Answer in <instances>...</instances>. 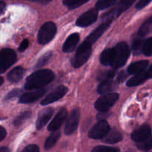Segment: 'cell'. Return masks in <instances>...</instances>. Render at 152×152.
<instances>
[{"mask_svg": "<svg viewBox=\"0 0 152 152\" xmlns=\"http://www.w3.org/2000/svg\"><path fill=\"white\" fill-rule=\"evenodd\" d=\"M53 111H54V110L52 107H48V108L44 109L40 112L37 121V130L42 128L48 123V122L50 120L51 116H53Z\"/></svg>", "mask_w": 152, "mask_h": 152, "instance_id": "cell-16", "label": "cell"}, {"mask_svg": "<svg viewBox=\"0 0 152 152\" xmlns=\"http://www.w3.org/2000/svg\"><path fill=\"white\" fill-rule=\"evenodd\" d=\"M6 131L3 127H1L0 128V138H1V140H3L4 139V137H6Z\"/></svg>", "mask_w": 152, "mask_h": 152, "instance_id": "cell-40", "label": "cell"}, {"mask_svg": "<svg viewBox=\"0 0 152 152\" xmlns=\"http://www.w3.org/2000/svg\"><path fill=\"white\" fill-rule=\"evenodd\" d=\"M54 78V74L50 69H42L34 72L28 76L25 83L27 90L40 89L50 83Z\"/></svg>", "mask_w": 152, "mask_h": 152, "instance_id": "cell-1", "label": "cell"}, {"mask_svg": "<svg viewBox=\"0 0 152 152\" xmlns=\"http://www.w3.org/2000/svg\"><path fill=\"white\" fill-rule=\"evenodd\" d=\"M112 21H105L103 22L100 25L97 27L94 31H92L90 34L87 37L86 41L88 42L91 44H93L103 34V33L109 28Z\"/></svg>", "mask_w": 152, "mask_h": 152, "instance_id": "cell-15", "label": "cell"}, {"mask_svg": "<svg viewBox=\"0 0 152 152\" xmlns=\"http://www.w3.org/2000/svg\"><path fill=\"white\" fill-rule=\"evenodd\" d=\"M115 73L116 71L114 69L111 70H108V71L101 72L97 75V80L99 81L102 82L107 80H110V79H113L114 75H115Z\"/></svg>", "mask_w": 152, "mask_h": 152, "instance_id": "cell-28", "label": "cell"}, {"mask_svg": "<svg viewBox=\"0 0 152 152\" xmlns=\"http://www.w3.org/2000/svg\"><path fill=\"white\" fill-rule=\"evenodd\" d=\"M16 54L11 49H3L0 52V72L4 73L16 61Z\"/></svg>", "mask_w": 152, "mask_h": 152, "instance_id": "cell-7", "label": "cell"}, {"mask_svg": "<svg viewBox=\"0 0 152 152\" xmlns=\"http://www.w3.org/2000/svg\"><path fill=\"white\" fill-rule=\"evenodd\" d=\"M149 78L148 75V72L147 71H143L140 73H138V74L135 75L134 77H132V78L129 79L127 81V86L132 87V86H136L138 85L141 84V83H144L147 79Z\"/></svg>", "mask_w": 152, "mask_h": 152, "instance_id": "cell-19", "label": "cell"}, {"mask_svg": "<svg viewBox=\"0 0 152 152\" xmlns=\"http://www.w3.org/2000/svg\"><path fill=\"white\" fill-rule=\"evenodd\" d=\"M131 50L129 45L125 42L117 44V46L113 48L112 61L111 66L113 69H117L123 66L127 62L130 56Z\"/></svg>", "mask_w": 152, "mask_h": 152, "instance_id": "cell-2", "label": "cell"}, {"mask_svg": "<svg viewBox=\"0 0 152 152\" xmlns=\"http://www.w3.org/2000/svg\"><path fill=\"white\" fill-rule=\"evenodd\" d=\"M6 7V4H4V1H1V4H0V10H1V13H2L4 12V8Z\"/></svg>", "mask_w": 152, "mask_h": 152, "instance_id": "cell-42", "label": "cell"}, {"mask_svg": "<svg viewBox=\"0 0 152 152\" xmlns=\"http://www.w3.org/2000/svg\"><path fill=\"white\" fill-rule=\"evenodd\" d=\"M67 116H68V112H67L66 109L65 107L61 108L57 113V114L53 118V120L48 125V130L50 131H53V132L57 131L64 123V122L66 119Z\"/></svg>", "mask_w": 152, "mask_h": 152, "instance_id": "cell-13", "label": "cell"}, {"mask_svg": "<svg viewBox=\"0 0 152 152\" xmlns=\"http://www.w3.org/2000/svg\"><path fill=\"white\" fill-rule=\"evenodd\" d=\"M142 53L148 57L152 55V37L144 41Z\"/></svg>", "mask_w": 152, "mask_h": 152, "instance_id": "cell-33", "label": "cell"}, {"mask_svg": "<svg viewBox=\"0 0 152 152\" xmlns=\"http://www.w3.org/2000/svg\"><path fill=\"white\" fill-rule=\"evenodd\" d=\"M28 1H33V2L40 3V4H47V3H49L50 1H51L52 0H28Z\"/></svg>", "mask_w": 152, "mask_h": 152, "instance_id": "cell-41", "label": "cell"}, {"mask_svg": "<svg viewBox=\"0 0 152 152\" xmlns=\"http://www.w3.org/2000/svg\"><path fill=\"white\" fill-rule=\"evenodd\" d=\"M91 45L88 42L85 41L77 49L71 64L75 68H79L86 63L91 55Z\"/></svg>", "mask_w": 152, "mask_h": 152, "instance_id": "cell-3", "label": "cell"}, {"mask_svg": "<svg viewBox=\"0 0 152 152\" xmlns=\"http://www.w3.org/2000/svg\"><path fill=\"white\" fill-rule=\"evenodd\" d=\"M137 148L142 151H148L152 148V136H150L148 138L140 142H137Z\"/></svg>", "mask_w": 152, "mask_h": 152, "instance_id": "cell-32", "label": "cell"}, {"mask_svg": "<svg viewBox=\"0 0 152 152\" xmlns=\"http://www.w3.org/2000/svg\"><path fill=\"white\" fill-rule=\"evenodd\" d=\"M98 17V10L95 8H92L91 10H87L84 13L81 15L77 19L76 25L79 27L86 28L93 24L97 19Z\"/></svg>", "mask_w": 152, "mask_h": 152, "instance_id": "cell-9", "label": "cell"}, {"mask_svg": "<svg viewBox=\"0 0 152 152\" xmlns=\"http://www.w3.org/2000/svg\"><path fill=\"white\" fill-rule=\"evenodd\" d=\"M88 1L89 0H63V4L68 8L72 10L83 5Z\"/></svg>", "mask_w": 152, "mask_h": 152, "instance_id": "cell-30", "label": "cell"}, {"mask_svg": "<svg viewBox=\"0 0 152 152\" xmlns=\"http://www.w3.org/2000/svg\"><path fill=\"white\" fill-rule=\"evenodd\" d=\"M148 65V61H140L133 63L128 68V72L131 75H136L145 71Z\"/></svg>", "mask_w": 152, "mask_h": 152, "instance_id": "cell-20", "label": "cell"}, {"mask_svg": "<svg viewBox=\"0 0 152 152\" xmlns=\"http://www.w3.org/2000/svg\"><path fill=\"white\" fill-rule=\"evenodd\" d=\"M22 89H13V90L10 91L7 95H6L5 100H9L12 98H15V97H18L21 93H22Z\"/></svg>", "mask_w": 152, "mask_h": 152, "instance_id": "cell-35", "label": "cell"}, {"mask_svg": "<svg viewBox=\"0 0 152 152\" xmlns=\"http://www.w3.org/2000/svg\"><path fill=\"white\" fill-rule=\"evenodd\" d=\"M118 0H97L96 3V7L98 10H102L114 5Z\"/></svg>", "mask_w": 152, "mask_h": 152, "instance_id": "cell-27", "label": "cell"}, {"mask_svg": "<svg viewBox=\"0 0 152 152\" xmlns=\"http://www.w3.org/2000/svg\"><path fill=\"white\" fill-rule=\"evenodd\" d=\"M59 137H60V132L58 131H53L46 139L45 143V148L46 150L51 148L56 144V142L59 139Z\"/></svg>", "mask_w": 152, "mask_h": 152, "instance_id": "cell-24", "label": "cell"}, {"mask_svg": "<svg viewBox=\"0 0 152 152\" xmlns=\"http://www.w3.org/2000/svg\"><path fill=\"white\" fill-rule=\"evenodd\" d=\"M80 111L78 110H73L71 111L64 128V133L65 135H71L77 130L80 121Z\"/></svg>", "mask_w": 152, "mask_h": 152, "instance_id": "cell-10", "label": "cell"}, {"mask_svg": "<svg viewBox=\"0 0 152 152\" xmlns=\"http://www.w3.org/2000/svg\"><path fill=\"white\" fill-rule=\"evenodd\" d=\"M110 126L105 120H100L89 131L88 137L94 139H103L109 132Z\"/></svg>", "mask_w": 152, "mask_h": 152, "instance_id": "cell-8", "label": "cell"}, {"mask_svg": "<svg viewBox=\"0 0 152 152\" xmlns=\"http://www.w3.org/2000/svg\"><path fill=\"white\" fill-rule=\"evenodd\" d=\"M51 56H52V53L50 52H46L45 54H44V55H43L38 60V61H37V64H36L35 66V68L39 69L41 68V67H42L43 66L45 65L46 63H48L49 62V61H50Z\"/></svg>", "mask_w": 152, "mask_h": 152, "instance_id": "cell-31", "label": "cell"}, {"mask_svg": "<svg viewBox=\"0 0 152 152\" xmlns=\"http://www.w3.org/2000/svg\"><path fill=\"white\" fill-rule=\"evenodd\" d=\"M126 77H127V75H126L124 72H121L119 73L118 76H117V81L118 82V83H120V82H122L123 80H124L126 78Z\"/></svg>", "mask_w": 152, "mask_h": 152, "instance_id": "cell-39", "label": "cell"}, {"mask_svg": "<svg viewBox=\"0 0 152 152\" xmlns=\"http://www.w3.org/2000/svg\"><path fill=\"white\" fill-rule=\"evenodd\" d=\"M119 97V94L115 92L104 94L96 100L94 104L95 108L99 112H107L114 105Z\"/></svg>", "mask_w": 152, "mask_h": 152, "instance_id": "cell-5", "label": "cell"}, {"mask_svg": "<svg viewBox=\"0 0 152 152\" xmlns=\"http://www.w3.org/2000/svg\"><path fill=\"white\" fill-rule=\"evenodd\" d=\"M113 49H106L100 55V63L103 66L111 65L112 61Z\"/></svg>", "mask_w": 152, "mask_h": 152, "instance_id": "cell-25", "label": "cell"}, {"mask_svg": "<svg viewBox=\"0 0 152 152\" xmlns=\"http://www.w3.org/2000/svg\"><path fill=\"white\" fill-rule=\"evenodd\" d=\"M92 152H120V150L117 148L99 145L95 147L92 151Z\"/></svg>", "mask_w": 152, "mask_h": 152, "instance_id": "cell-34", "label": "cell"}, {"mask_svg": "<svg viewBox=\"0 0 152 152\" xmlns=\"http://www.w3.org/2000/svg\"><path fill=\"white\" fill-rule=\"evenodd\" d=\"M152 0H140L136 4V8L137 10H140V9L144 8L145 6L148 5Z\"/></svg>", "mask_w": 152, "mask_h": 152, "instance_id": "cell-36", "label": "cell"}, {"mask_svg": "<svg viewBox=\"0 0 152 152\" xmlns=\"http://www.w3.org/2000/svg\"><path fill=\"white\" fill-rule=\"evenodd\" d=\"M45 93V90L43 89H36V90H33L31 92H25V93L22 94L21 95L20 98H19V102L21 103V104L33 103L39 99L40 98H42Z\"/></svg>", "mask_w": 152, "mask_h": 152, "instance_id": "cell-14", "label": "cell"}, {"mask_svg": "<svg viewBox=\"0 0 152 152\" xmlns=\"http://www.w3.org/2000/svg\"><path fill=\"white\" fill-rule=\"evenodd\" d=\"M3 82H4V79H3V77H1V85L2 84Z\"/></svg>", "mask_w": 152, "mask_h": 152, "instance_id": "cell-45", "label": "cell"}, {"mask_svg": "<svg viewBox=\"0 0 152 152\" xmlns=\"http://www.w3.org/2000/svg\"><path fill=\"white\" fill-rule=\"evenodd\" d=\"M137 0H120L115 7L111 9L110 11L106 13L102 16L103 22L105 21H112L113 19L117 18L124 11L129 8Z\"/></svg>", "mask_w": 152, "mask_h": 152, "instance_id": "cell-6", "label": "cell"}, {"mask_svg": "<svg viewBox=\"0 0 152 152\" xmlns=\"http://www.w3.org/2000/svg\"><path fill=\"white\" fill-rule=\"evenodd\" d=\"M22 152H39V147L36 145H29L25 147Z\"/></svg>", "mask_w": 152, "mask_h": 152, "instance_id": "cell-38", "label": "cell"}, {"mask_svg": "<svg viewBox=\"0 0 152 152\" xmlns=\"http://www.w3.org/2000/svg\"><path fill=\"white\" fill-rule=\"evenodd\" d=\"M147 72H148V77H149V78H151L152 77V64H151V66L149 67V69L147 70Z\"/></svg>", "mask_w": 152, "mask_h": 152, "instance_id": "cell-43", "label": "cell"}, {"mask_svg": "<svg viewBox=\"0 0 152 152\" xmlns=\"http://www.w3.org/2000/svg\"><path fill=\"white\" fill-rule=\"evenodd\" d=\"M0 152H10V149L7 147H1Z\"/></svg>", "mask_w": 152, "mask_h": 152, "instance_id": "cell-44", "label": "cell"}, {"mask_svg": "<svg viewBox=\"0 0 152 152\" xmlns=\"http://www.w3.org/2000/svg\"><path fill=\"white\" fill-rule=\"evenodd\" d=\"M28 46H29V42H28V40H22L20 44H19V48H18V52H23L24 51H25L28 49Z\"/></svg>", "mask_w": 152, "mask_h": 152, "instance_id": "cell-37", "label": "cell"}, {"mask_svg": "<svg viewBox=\"0 0 152 152\" xmlns=\"http://www.w3.org/2000/svg\"><path fill=\"white\" fill-rule=\"evenodd\" d=\"M122 139H123L122 134L116 130H110L106 136L103 139H102V142L108 143V144H114V143L119 142Z\"/></svg>", "mask_w": 152, "mask_h": 152, "instance_id": "cell-21", "label": "cell"}, {"mask_svg": "<svg viewBox=\"0 0 152 152\" xmlns=\"http://www.w3.org/2000/svg\"><path fill=\"white\" fill-rule=\"evenodd\" d=\"M151 136V128L148 125H143L132 132V140L136 142H140Z\"/></svg>", "mask_w": 152, "mask_h": 152, "instance_id": "cell-12", "label": "cell"}, {"mask_svg": "<svg viewBox=\"0 0 152 152\" xmlns=\"http://www.w3.org/2000/svg\"><path fill=\"white\" fill-rule=\"evenodd\" d=\"M68 92V88L66 86L61 85V86H58L53 91L48 94L42 101H41V104L43 106L48 105L51 103L55 102V101H58L60 98H62L65 94Z\"/></svg>", "mask_w": 152, "mask_h": 152, "instance_id": "cell-11", "label": "cell"}, {"mask_svg": "<svg viewBox=\"0 0 152 152\" xmlns=\"http://www.w3.org/2000/svg\"><path fill=\"white\" fill-rule=\"evenodd\" d=\"M143 44L144 41L140 38L134 40L132 46V49L135 55H139L142 53V49H143Z\"/></svg>", "mask_w": 152, "mask_h": 152, "instance_id": "cell-29", "label": "cell"}, {"mask_svg": "<svg viewBox=\"0 0 152 152\" xmlns=\"http://www.w3.org/2000/svg\"><path fill=\"white\" fill-rule=\"evenodd\" d=\"M32 115V113L31 111H25L23 113H22L21 114H19L16 119L13 121V125L16 127H19L20 125H22L25 121L28 120V119H30Z\"/></svg>", "mask_w": 152, "mask_h": 152, "instance_id": "cell-26", "label": "cell"}, {"mask_svg": "<svg viewBox=\"0 0 152 152\" xmlns=\"http://www.w3.org/2000/svg\"><path fill=\"white\" fill-rule=\"evenodd\" d=\"M117 85H118V82L117 81V80L115 81L113 80V79L105 80L99 83L97 88V92L98 93L102 94V95L110 93L111 91L117 89Z\"/></svg>", "mask_w": 152, "mask_h": 152, "instance_id": "cell-18", "label": "cell"}, {"mask_svg": "<svg viewBox=\"0 0 152 152\" xmlns=\"http://www.w3.org/2000/svg\"><path fill=\"white\" fill-rule=\"evenodd\" d=\"M25 70L22 66H16L10 70L7 74V80L11 83H16L22 79Z\"/></svg>", "mask_w": 152, "mask_h": 152, "instance_id": "cell-22", "label": "cell"}, {"mask_svg": "<svg viewBox=\"0 0 152 152\" xmlns=\"http://www.w3.org/2000/svg\"><path fill=\"white\" fill-rule=\"evenodd\" d=\"M152 32V16L147 19L144 22V23L140 28L138 31V35L141 37L148 35V34Z\"/></svg>", "mask_w": 152, "mask_h": 152, "instance_id": "cell-23", "label": "cell"}, {"mask_svg": "<svg viewBox=\"0 0 152 152\" xmlns=\"http://www.w3.org/2000/svg\"><path fill=\"white\" fill-rule=\"evenodd\" d=\"M79 40H80V35H79V34L74 33V34H71L67 38L65 43H64L63 46H62L63 52H66V53L72 52L75 49L77 43H79Z\"/></svg>", "mask_w": 152, "mask_h": 152, "instance_id": "cell-17", "label": "cell"}, {"mask_svg": "<svg viewBox=\"0 0 152 152\" xmlns=\"http://www.w3.org/2000/svg\"><path fill=\"white\" fill-rule=\"evenodd\" d=\"M56 34V25L53 22H46L39 31L37 40L39 44L45 45L50 43Z\"/></svg>", "mask_w": 152, "mask_h": 152, "instance_id": "cell-4", "label": "cell"}]
</instances>
